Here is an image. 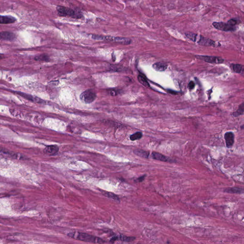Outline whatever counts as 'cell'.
Segmentation results:
<instances>
[{
  "label": "cell",
  "instance_id": "cell-13",
  "mask_svg": "<svg viewBox=\"0 0 244 244\" xmlns=\"http://www.w3.org/2000/svg\"><path fill=\"white\" fill-rule=\"evenodd\" d=\"M16 21V19L15 18L10 15H1L0 16V23L1 24H13Z\"/></svg>",
  "mask_w": 244,
  "mask_h": 244
},
{
  "label": "cell",
  "instance_id": "cell-27",
  "mask_svg": "<svg viewBox=\"0 0 244 244\" xmlns=\"http://www.w3.org/2000/svg\"><path fill=\"white\" fill-rule=\"evenodd\" d=\"M146 175H144V176H142V177H139L138 178H137L135 180V182H142L144 181Z\"/></svg>",
  "mask_w": 244,
  "mask_h": 244
},
{
  "label": "cell",
  "instance_id": "cell-25",
  "mask_svg": "<svg viewBox=\"0 0 244 244\" xmlns=\"http://www.w3.org/2000/svg\"><path fill=\"white\" fill-rule=\"evenodd\" d=\"M227 22L233 26L236 27V25L238 24L237 20L236 19H231L230 20H229Z\"/></svg>",
  "mask_w": 244,
  "mask_h": 244
},
{
  "label": "cell",
  "instance_id": "cell-16",
  "mask_svg": "<svg viewBox=\"0 0 244 244\" xmlns=\"http://www.w3.org/2000/svg\"><path fill=\"white\" fill-rule=\"evenodd\" d=\"M224 191L230 194H242L244 193V189L238 187H228L225 189Z\"/></svg>",
  "mask_w": 244,
  "mask_h": 244
},
{
  "label": "cell",
  "instance_id": "cell-10",
  "mask_svg": "<svg viewBox=\"0 0 244 244\" xmlns=\"http://www.w3.org/2000/svg\"><path fill=\"white\" fill-rule=\"evenodd\" d=\"M59 147L57 145H48L44 149V154L49 156H54L59 151Z\"/></svg>",
  "mask_w": 244,
  "mask_h": 244
},
{
  "label": "cell",
  "instance_id": "cell-14",
  "mask_svg": "<svg viewBox=\"0 0 244 244\" xmlns=\"http://www.w3.org/2000/svg\"><path fill=\"white\" fill-rule=\"evenodd\" d=\"M230 68L235 73L244 74V66L239 64H231Z\"/></svg>",
  "mask_w": 244,
  "mask_h": 244
},
{
  "label": "cell",
  "instance_id": "cell-2",
  "mask_svg": "<svg viewBox=\"0 0 244 244\" xmlns=\"http://www.w3.org/2000/svg\"><path fill=\"white\" fill-rule=\"evenodd\" d=\"M92 38L94 40H99V41H106L112 42H117L119 44H123L125 45H128L132 42V41L130 39L125 37H115L111 36H103L97 34H93L91 35Z\"/></svg>",
  "mask_w": 244,
  "mask_h": 244
},
{
  "label": "cell",
  "instance_id": "cell-29",
  "mask_svg": "<svg viewBox=\"0 0 244 244\" xmlns=\"http://www.w3.org/2000/svg\"><path fill=\"white\" fill-rule=\"evenodd\" d=\"M240 128L242 130H244V124H243V125H242L241 127H240Z\"/></svg>",
  "mask_w": 244,
  "mask_h": 244
},
{
  "label": "cell",
  "instance_id": "cell-18",
  "mask_svg": "<svg viewBox=\"0 0 244 244\" xmlns=\"http://www.w3.org/2000/svg\"><path fill=\"white\" fill-rule=\"evenodd\" d=\"M136 238L134 237H130V236H120L118 238L117 236L114 237L111 239V241L114 242L116 240H121L123 241L131 242L135 240Z\"/></svg>",
  "mask_w": 244,
  "mask_h": 244
},
{
  "label": "cell",
  "instance_id": "cell-5",
  "mask_svg": "<svg viewBox=\"0 0 244 244\" xmlns=\"http://www.w3.org/2000/svg\"><path fill=\"white\" fill-rule=\"evenodd\" d=\"M195 58L208 63L219 64L224 62L225 60L221 57L208 56H195Z\"/></svg>",
  "mask_w": 244,
  "mask_h": 244
},
{
  "label": "cell",
  "instance_id": "cell-17",
  "mask_svg": "<svg viewBox=\"0 0 244 244\" xmlns=\"http://www.w3.org/2000/svg\"><path fill=\"white\" fill-rule=\"evenodd\" d=\"M134 153L136 154V156L143 157V158H148L150 155L149 152H148L147 151L142 150V149L135 150L134 151Z\"/></svg>",
  "mask_w": 244,
  "mask_h": 244
},
{
  "label": "cell",
  "instance_id": "cell-6",
  "mask_svg": "<svg viewBox=\"0 0 244 244\" xmlns=\"http://www.w3.org/2000/svg\"><path fill=\"white\" fill-rule=\"evenodd\" d=\"M212 25L215 29L225 32H232L236 30V27L233 26L228 22H214L213 23Z\"/></svg>",
  "mask_w": 244,
  "mask_h": 244
},
{
  "label": "cell",
  "instance_id": "cell-19",
  "mask_svg": "<svg viewBox=\"0 0 244 244\" xmlns=\"http://www.w3.org/2000/svg\"><path fill=\"white\" fill-rule=\"evenodd\" d=\"M244 113V103H242L239 106L238 108L236 111L233 113L232 115L234 117H238Z\"/></svg>",
  "mask_w": 244,
  "mask_h": 244
},
{
  "label": "cell",
  "instance_id": "cell-23",
  "mask_svg": "<svg viewBox=\"0 0 244 244\" xmlns=\"http://www.w3.org/2000/svg\"><path fill=\"white\" fill-rule=\"evenodd\" d=\"M104 194L105 196L107 197L108 198L113 199V200H115L118 201V202H120V199L119 197L115 194H114V193H111V192H106Z\"/></svg>",
  "mask_w": 244,
  "mask_h": 244
},
{
  "label": "cell",
  "instance_id": "cell-22",
  "mask_svg": "<svg viewBox=\"0 0 244 244\" xmlns=\"http://www.w3.org/2000/svg\"><path fill=\"white\" fill-rule=\"evenodd\" d=\"M143 137V133L141 132H137L132 134L130 136V139L131 141H136L139 140Z\"/></svg>",
  "mask_w": 244,
  "mask_h": 244
},
{
  "label": "cell",
  "instance_id": "cell-7",
  "mask_svg": "<svg viewBox=\"0 0 244 244\" xmlns=\"http://www.w3.org/2000/svg\"><path fill=\"white\" fill-rule=\"evenodd\" d=\"M195 42H197L199 45L202 46H213V47H216V42L215 41L210 39L207 38L206 37H204L202 35H197L196 40Z\"/></svg>",
  "mask_w": 244,
  "mask_h": 244
},
{
  "label": "cell",
  "instance_id": "cell-4",
  "mask_svg": "<svg viewBox=\"0 0 244 244\" xmlns=\"http://www.w3.org/2000/svg\"><path fill=\"white\" fill-rule=\"evenodd\" d=\"M80 98L86 104H91L97 98V95L92 90L88 89L81 94Z\"/></svg>",
  "mask_w": 244,
  "mask_h": 244
},
{
  "label": "cell",
  "instance_id": "cell-11",
  "mask_svg": "<svg viewBox=\"0 0 244 244\" xmlns=\"http://www.w3.org/2000/svg\"><path fill=\"white\" fill-rule=\"evenodd\" d=\"M151 157L153 159L156 160L158 161H163V162H170L172 160L169 157L164 156V154H161L159 153L154 152L151 154Z\"/></svg>",
  "mask_w": 244,
  "mask_h": 244
},
{
  "label": "cell",
  "instance_id": "cell-26",
  "mask_svg": "<svg viewBox=\"0 0 244 244\" xmlns=\"http://www.w3.org/2000/svg\"><path fill=\"white\" fill-rule=\"evenodd\" d=\"M195 84L194 83V82L193 81H190L188 85V88L190 90H192L195 87Z\"/></svg>",
  "mask_w": 244,
  "mask_h": 244
},
{
  "label": "cell",
  "instance_id": "cell-28",
  "mask_svg": "<svg viewBox=\"0 0 244 244\" xmlns=\"http://www.w3.org/2000/svg\"><path fill=\"white\" fill-rule=\"evenodd\" d=\"M110 95H111L112 96H115V95H116V92L114 91V90L111 91V92H110Z\"/></svg>",
  "mask_w": 244,
  "mask_h": 244
},
{
  "label": "cell",
  "instance_id": "cell-12",
  "mask_svg": "<svg viewBox=\"0 0 244 244\" xmlns=\"http://www.w3.org/2000/svg\"><path fill=\"white\" fill-rule=\"evenodd\" d=\"M15 93L18 94L19 95L23 97L24 98H25L26 99H27L28 100L31 101L32 102H37L38 103H43V101L42 99L36 97H33L32 95H28V94H25L24 92H17V91H15Z\"/></svg>",
  "mask_w": 244,
  "mask_h": 244
},
{
  "label": "cell",
  "instance_id": "cell-9",
  "mask_svg": "<svg viewBox=\"0 0 244 244\" xmlns=\"http://www.w3.org/2000/svg\"><path fill=\"white\" fill-rule=\"evenodd\" d=\"M0 38L3 41H13L16 39V35L12 32L3 31L0 33Z\"/></svg>",
  "mask_w": 244,
  "mask_h": 244
},
{
  "label": "cell",
  "instance_id": "cell-1",
  "mask_svg": "<svg viewBox=\"0 0 244 244\" xmlns=\"http://www.w3.org/2000/svg\"><path fill=\"white\" fill-rule=\"evenodd\" d=\"M68 236L71 238L76 239L81 241L90 242V243L103 244L105 242L104 240L101 238H98L97 236H91L87 234L83 233H71L69 234Z\"/></svg>",
  "mask_w": 244,
  "mask_h": 244
},
{
  "label": "cell",
  "instance_id": "cell-24",
  "mask_svg": "<svg viewBox=\"0 0 244 244\" xmlns=\"http://www.w3.org/2000/svg\"><path fill=\"white\" fill-rule=\"evenodd\" d=\"M185 35L186 36V37L189 39L195 42L197 34L193 33L192 32H186V33H185Z\"/></svg>",
  "mask_w": 244,
  "mask_h": 244
},
{
  "label": "cell",
  "instance_id": "cell-8",
  "mask_svg": "<svg viewBox=\"0 0 244 244\" xmlns=\"http://www.w3.org/2000/svg\"><path fill=\"white\" fill-rule=\"evenodd\" d=\"M225 140L226 142V147L231 148L235 142V135L232 132H227L225 133Z\"/></svg>",
  "mask_w": 244,
  "mask_h": 244
},
{
  "label": "cell",
  "instance_id": "cell-21",
  "mask_svg": "<svg viewBox=\"0 0 244 244\" xmlns=\"http://www.w3.org/2000/svg\"><path fill=\"white\" fill-rule=\"evenodd\" d=\"M137 78H138L139 82H140L142 85H143V86H145L146 87H150L149 83H148V82L147 81V79H146V78L144 76L141 75V74H139V75H138Z\"/></svg>",
  "mask_w": 244,
  "mask_h": 244
},
{
  "label": "cell",
  "instance_id": "cell-3",
  "mask_svg": "<svg viewBox=\"0 0 244 244\" xmlns=\"http://www.w3.org/2000/svg\"><path fill=\"white\" fill-rule=\"evenodd\" d=\"M56 10L58 15L60 16L72 17L75 19H80L83 16L81 12H77L66 7L57 6Z\"/></svg>",
  "mask_w": 244,
  "mask_h": 244
},
{
  "label": "cell",
  "instance_id": "cell-20",
  "mask_svg": "<svg viewBox=\"0 0 244 244\" xmlns=\"http://www.w3.org/2000/svg\"><path fill=\"white\" fill-rule=\"evenodd\" d=\"M34 60L37 61H44V62H49L50 60V58L47 54H42L39 56H36L34 58Z\"/></svg>",
  "mask_w": 244,
  "mask_h": 244
},
{
  "label": "cell",
  "instance_id": "cell-15",
  "mask_svg": "<svg viewBox=\"0 0 244 244\" xmlns=\"http://www.w3.org/2000/svg\"><path fill=\"white\" fill-rule=\"evenodd\" d=\"M153 68L156 71L162 72L166 70L168 65L162 62H156L153 65Z\"/></svg>",
  "mask_w": 244,
  "mask_h": 244
}]
</instances>
